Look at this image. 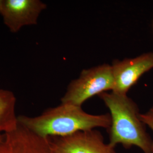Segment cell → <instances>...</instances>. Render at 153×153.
Wrapping results in <instances>:
<instances>
[{
  "mask_svg": "<svg viewBox=\"0 0 153 153\" xmlns=\"http://www.w3.org/2000/svg\"><path fill=\"white\" fill-rule=\"evenodd\" d=\"M19 124L40 137H66L78 131L111 126L109 114L93 115L86 112L82 107L63 103L45 110L35 117L21 115L17 117Z\"/></svg>",
  "mask_w": 153,
  "mask_h": 153,
  "instance_id": "1",
  "label": "cell"
},
{
  "mask_svg": "<svg viewBox=\"0 0 153 153\" xmlns=\"http://www.w3.org/2000/svg\"><path fill=\"white\" fill-rule=\"evenodd\" d=\"M98 96L110 112L111 123L107 129L109 144L114 148L121 144L126 149L135 146L144 153H153V140L140 119L137 104L126 94L111 91Z\"/></svg>",
  "mask_w": 153,
  "mask_h": 153,
  "instance_id": "2",
  "label": "cell"
},
{
  "mask_svg": "<svg viewBox=\"0 0 153 153\" xmlns=\"http://www.w3.org/2000/svg\"><path fill=\"white\" fill-rule=\"evenodd\" d=\"M111 65L104 64L83 70L79 76L71 81L61 103L82 107L88 99L102 93L111 91L114 88Z\"/></svg>",
  "mask_w": 153,
  "mask_h": 153,
  "instance_id": "3",
  "label": "cell"
},
{
  "mask_svg": "<svg viewBox=\"0 0 153 153\" xmlns=\"http://www.w3.org/2000/svg\"><path fill=\"white\" fill-rule=\"evenodd\" d=\"M49 140L52 153H116L115 148L105 143L102 133L95 129Z\"/></svg>",
  "mask_w": 153,
  "mask_h": 153,
  "instance_id": "4",
  "label": "cell"
},
{
  "mask_svg": "<svg viewBox=\"0 0 153 153\" xmlns=\"http://www.w3.org/2000/svg\"><path fill=\"white\" fill-rule=\"evenodd\" d=\"M46 8V4L39 0H0V14L11 33L36 25L39 15Z\"/></svg>",
  "mask_w": 153,
  "mask_h": 153,
  "instance_id": "5",
  "label": "cell"
},
{
  "mask_svg": "<svg viewBox=\"0 0 153 153\" xmlns=\"http://www.w3.org/2000/svg\"><path fill=\"white\" fill-rule=\"evenodd\" d=\"M111 66L115 81L112 91L127 95L141 76L153 69V52L133 58L114 61Z\"/></svg>",
  "mask_w": 153,
  "mask_h": 153,
  "instance_id": "6",
  "label": "cell"
},
{
  "mask_svg": "<svg viewBox=\"0 0 153 153\" xmlns=\"http://www.w3.org/2000/svg\"><path fill=\"white\" fill-rule=\"evenodd\" d=\"M0 153H52L48 138L35 134L18 124L16 128L5 133L0 140Z\"/></svg>",
  "mask_w": 153,
  "mask_h": 153,
  "instance_id": "7",
  "label": "cell"
},
{
  "mask_svg": "<svg viewBox=\"0 0 153 153\" xmlns=\"http://www.w3.org/2000/svg\"><path fill=\"white\" fill-rule=\"evenodd\" d=\"M16 98L10 91L0 89V140L4 134L18 126L16 115Z\"/></svg>",
  "mask_w": 153,
  "mask_h": 153,
  "instance_id": "8",
  "label": "cell"
},
{
  "mask_svg": "<svg viewBox=\"0 0 153 153\" xmlns=\"http://www.w3.org/2000/svg\"><path fill=\"white\" fill-rule=\"evenodd\" d=\"M140 119L142 122L148 126L153 131V107L144 114H140Z\"/></svg>",
  "mask_w": 153,
  "mask_h": 153,
  "instance_id": "9",
  "label": "cell"
}]
</instances>
